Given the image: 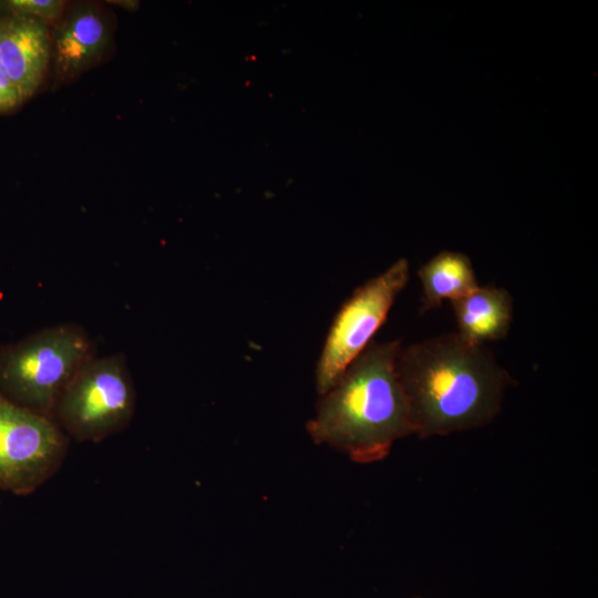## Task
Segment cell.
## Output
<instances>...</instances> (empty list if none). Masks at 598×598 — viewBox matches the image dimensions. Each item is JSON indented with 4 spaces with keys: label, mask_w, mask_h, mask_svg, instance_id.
<instances>
[{
    "label": "cell",
    "mask_w": 598,
    "mask_h": 598,
    "mask_svg": "<svg viewBox=\"0 0 598 598\" xmlns=\"http://www.w3.org/2000/svg\"><path fill=\"white\" fill-rule=\"evenodd\" d=\"M396 373L413 434L421 439L488 424L514 383L489 350L467 343L456 332L401 347Z\"/></svg>",
    "instance_id": "1"
},
{
    "label": "cell",
    "mask_w": 598,
    "mask_h": 598,
    "mask_svg": "<svg viewBox=\"0 0 598 598\" xmlns=\"http://www.w3.org/2000/svg\"><path fill=\"white\" fill-rule=\"evenodd\" d=\"M70 437L51 419L0 395V488L35 492L61 468Z\"/></svg>",
    "instance_id": "6"
},
{
    "label": "cell",
    "mask_w": 598,
    "mask_h": 598,
    "mask_svg": "<svg viewBox=\"0 0 598 598\" xmlns=\"http://www.w3.org/2000/svg\"><path fill=\"white\" fill-rule=\"evenodd\" d=\"M135 408L136 392L125 355H94L65 385L52 419L70 439L99 443L125 430Z\"/></svg>",
    "instance_id": "4"
},
{
    "label": "cell",
    "mask_w": 598,
    "mask_h": 598,
    "mask_svg": "<svg viewBox=\"0 0 598 598\" xmlns=\"http://www.w3.org/2000/svg\"><path fill=\"white\" fill-rule=\"evenodd\" d=\"M64 4L62 0H8L0 1V9L9 14L45 21L56 19L62 13Z\"/></svg>",
    "instance_id": "11"
},
{
    "label": "cell",
    "mask_w": 598,
    "mask_h": 598,
    "mask_svg": "<svg viewBox=\"0 0 598 598\" xmlns=\"http://www.w3.org/2000/svg\"><path fill=\"white\" fill-rule=\"evenodd\" d=\"M21 102L20 94L7 75L0 60V113L13 110Z\"/></svg>",
    "instance_id": "12"
},
{
    "label": "cell",
    "mask_w": 598,
    "mask_h": 598,
    "mask_svg": "<svg viewBox=\"0 0 598 598\" xmlns=\"http://www.w3.org/2000/svg\"><path fill=\"white\" fill-rule=\"evenodd\" d=\"M409 272L408 260L399 259L358 287L342 303L317 362L316 388L319 395L332 388L372 342L396 297L408 283Z\"/></svg>",
    "instance_id": "5"
},
{
    "label": "cell",
    "mask_w": 598,
    "mask_h": 598,
    "mask_svg": "<svg viewBox=\"0 0 598 598\" xmlns=\"http://www.w3.org/2000/svg\"><path fill=\"white\" fill-rule=\"evenodd\" d=\"M50 55L44 21L18 14L0 18V60L22 101L39 87Z\"/></svg>",
    "instance_id": "7"
},
{
    "label": "cell",
    "mask_w": 598,
    "mask_h": 598,
    "mask_svg": "<svg viewBox=\"0 0 598 598\" xmlns=\"http://www.w3.org/2000/svg\"><path fill=\"white\" fill-rule=\"evenodd\" d=\"M94 355L93 340L76 323L37 330L0 347V395L52 419L65 385Z\"/></svg>",
    "instance_id": "3"
},
{
    "label": "cell",
    "mask_w": 598,
    "mask_h": 598,
    "mask_svg": "<svg viewBox=\"0 0 598 598\" xmlns=\"http://www.w3.org/2000/svg\"><path fill=\"white\" fill-rule=\"evenodd\" d=\"M422 285L421 311L426 312L464 297L480 285L468 257L456 251H441L417 271Z\"/></svg>",
    "instance_id": "10"
},
{
    "label": "cell",
    "mask_w": 598,
    "mask_h": 598,
    "mask_svg": "<svg viewBox=\"0 0 598 598\" xmlns=\"http://www.w3.org/2000/svg\"><path fill=\"white\" fill-rule=\"evenodd\" d=\"M110 41V28L92 4L74 7L58 27L53 58L55 75L69 79L85 71L102 55Z\"/></svg>",
    "instance_id": "8"
},
{
    "label": "cell",
    "mask_w": 598,
    "mask_h": 598,
    "mask_svg": "<svg viewBox=\"0 0 598 598\" xmlns=\"http://www.w3.org/2000/svg\"><path fill=\"white\" fill-rule=\"evenodd\" d=\"M457 323V334L467 343L504 339L513 321V297L505 288L478 286L451 302Z\"/></svg>",
    "instance_id": "9"
},
{
    "label": "cell",
    "mask_w": 598,
    "mask_h": 598,
    "mask_svg": "<svg viewBox=\"0 0 598 598\" xmlns=\"http://www.w3.org/2000/svg\"><path fill=\"white\" fill-rule=\"evenodd\" d=\"M401 347L400 340L372 341L320 395L316 414L307 423L315 443L367 464L383 460L396 440L413 434L396 373Z\"/></svg>",
    "instance_id": "2"
}]
</instances>
